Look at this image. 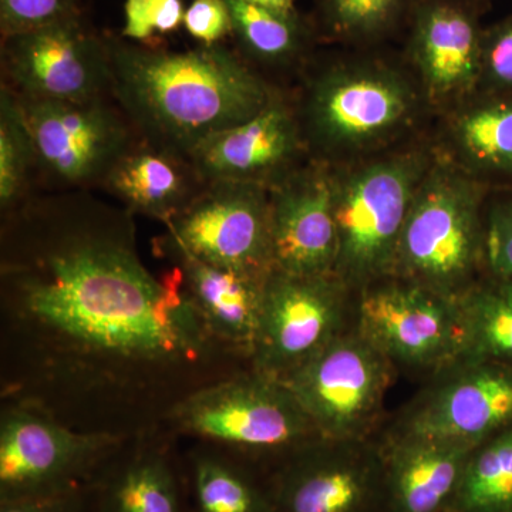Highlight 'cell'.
<instances>
[{
	"label": "cell",
	"instance_id": "obj_19",
	"mask_svg": "<svg viewBox=\"0 0 512 512\" xmlns=\"http://www.w3.org/2000/svg\"><path fill=\"white\" fill-rule=\"evenodd\" d=\"M274 271L335 274L338 232L333 217L332 167L309 160L269 190Z\"/></svg>",
	"mask_w": 512,
	"mask_h": 512
},
{
	"label": "cell",
	"instance_id": "obj_13",
	"mask_svg": "<svg viewBox=\"0 0 512 512\" xmlns=\"http://www.w3.org/2000/svg\"><path fill=\"white\" fill-rule=\"evenodd\" d=\"M493 0H417L400 52L437 117L478 92Z\"/></svg>",
	"mask_w": 512,
	"mask_h": 512
},
{
	"label": "cell",
	"instance_id": "obj_5",
	"mask_svg": "<svg viewBox=\"0 0 512 512\" xmlns=\"http://www.w3.org/2000/svg\"><path fill=\"white\" fill-rule=\"evenodd\" d=\"M163 424L181 439L221 448L265 474L323 439L286 384L251 366L185 397Z\"/></svg>",
	"mask_w": 512,
	"mask_h": 512
},
{
	"label": "cell",
	"instance_id": "obj_17",
	"mask_svg": "<svg viewBox=\"0 0 512 512\" xmlns=\"http://www.w3.org/2000/svg\"><path fill=\"white\" fill-rule=\"evenodd\" d=\"M204 183L237 181L274 188L309 160L289 89L281 86L251 119L205 140L190 158Z\"/></svg>",
	"mask_w": 512,
	"mask_h": 512
},
{
	"label": "cell",
	"instance_id": "obj_28",
	"mask_svg": "<svg viewBox=\"0 0 512 512\" xmlns=\"http://www.w3.org/2000/svg\"><path fill=\"white\" fill-rule=\"evenodd\" d=\"M447 512H512V426L473 448Z\"/></svg>",
	"mask_w": 512,
	"mask_h": 512
},
{
	"label": "cell",
	"instance_id": "obj_25",
	"mask_svg": "<svg viewBox=\"0 0 512 512\" xmlns=\"http://www.w3.org/2000/svg\"><path fill=\"white\" fill-rule=\"evenodd\" d=\"M185 464L188 512H276L268 477L247 461L194 441Z\"/></svg>",
	"mask_w": 512,
	"mask_h": 512
},
{
	"label": "cell",
	"instance_id": "obj_4",
	"mask_svg": "<svg viewBox=\"0 0 512 512\" xmlns=\"http://www.w3.org/2000/svg\"><path fill=\"white\" fill-rule=\"evenodd\" d=\"M436 157L430 134L359 163L332 167L335 274L353 292L392 275L414 195Z\"/></svg>",
	"mask_w": 512,
	"mask_h": 512
},
{
	"label": "cell",
	"instance_id": "obj_8",
	"mask_svg": "<svg viewBox=\"0 0 512 512\" xmlns=\"http://www.w3.org/2000/svg\"><path fill=\"white\" fill-rule=\"evenodd\" d=\"M356 293L336 274L266 278L249 366L286 382L355 325Z\"/></svg>",
	"mask_w": 512,
	"mask_h": 512
},
{
	"label": "cell",
	"instance_id": "obj_14",
	"mask_svg": "<svg viewBox=\"0 0 512 512\" xmlns=\"http://www.w3.org/2000/svg\"><path fill=\"white\" fill-rule=\"evenodd\" d=\"M276 512H387L379 437L322 439L266 474Z\"/></svg>",
	"mask_w": 512,
	"mask_h": 512
},
{
	"label": "cell",
	"instance_id": "obj_22",
	"mask_svg": "<svg viewBox=\"0 0 512 512\" xmlns=\"http://www.w3.org/2000/svg\"><path fill=\"white\" fill-rule=\"evenodd\" d=\"M387 512H447L473 448L387 430L379 436Z\"/></svg>",
	"mask_w": 512,
	"mask_h": 512
},
{
	"label": "cell",
	"instance_id": "obj_26",
	"mask_svg": "<svg viewBox=\"0 0 512 512\" xmlns=\"http://www.w3.org/2000/svg\"><path fill=\"white\" fill-rule=\"evenodd\" d=\"M417 0H315L311 15L322 46L373 49L406 32Z\"/></svg>",
	"mask_w": 512,
	"mask_h": 512
},
{
	"label": "cell",
	"instance_id": "obj_23",
	"mask_svg": "<svg viewBox=\"0 0 512 512\" xmlns=\"http://www.w3.org/2000/svg\"><path fill=\"white\" fill-rule=\"evenodd\" d=\"M205 184L190 160L140 138L114 164L101 187L131 214L167 224Z\"/></svg>",
	"mask_w": 512,
	"mask_h": 512
},
{
	"label": "cell",
	"instance_id": "obj_15",
	"mask_svg": "<svg viewBox=\"0 0 512 512\" xmlns=\"http://www.w3.org/2000/svg\"><path fill=\"white\" fill-rule=\"evenodd\" d=\"M3 82L23 99L86 101L111 96L109 43L79 16L2 37Z\"/></svg>",
	"mask_w": 512,
	"mask_h": 512
},
{
	"label": "cell",
	"instance_id": "obj_10",
	"mask_svg": "<svg viewBox=\"0 0 512 512\" xmlns=\"http://www.w3.org/2000/svg\"><path fill=\"white\" fill-rule=\"evenodd\" d=\"M355 328L397 370L433 377L463 355L458 302L400 276H384L356 292Z\"/></svg>",
	"mask_w": 512,
	"mask_h": 512
},
{
	"label": "cell",
	"instance_id": "obj_27",
	"mask_svg": "<svg viewBox=\"0 0 512 512\" xmlns=\"http://www.w3.org/2000/svg\"><path fill=\"white\" fill-rule=\"evenodd\" d=\"M458 306L464 332L460 360L512 365V282L484 275Z\"/></svg>",
	"mask_w": 512,
	"mask_h": 512
},
{
	"label": "cell",
	"instance_id": "obj_21",
	"mask_svg": "<svg viewBox=\"0 0 512 512\" xmlns=\"http://www.w3.org/2000/svg\"><path fill=\"white\" fill-rule=\"evenodd\" d=\"M157 251L183 275L185 291L208 332L224 348L249 363L261 322L268 276L218 268L187 252L156 245Z\"/></svg>",
	"mask_w": 512,
	"mask_h": 512
},
{
	"label": "cell",
	"instance_id": "obj_11",
	"mask_svg": "<svg viewBox=\"0 0 512 512\" xmlns=\"http://www.w3.org/2000/svg\"><path fill=\"white\" fill-rule=\"evenodd\" d=\"M396 373L353 325L284 383L323 439L360 440L375 437Z\"/></svg>",
	"mask_w": 512,
	"mask_h": 512
},
{
	"label": "cell",
	"instance_id": "obj_16",
	"mask_svg": "<svg viewBox=\"0 0 512 512\" xmlns=\"http://www.w3.org/2000/svg\"><path fill=\"white\" fill-rule=\"evenodd\" d=\"M512 426V365L460 360L436 376L389 430L477 447Z\"/></svg>",
	"mask_w": 512,
	"mask_h": 512
},
{
	"label": "cell",
	"instance_id": "obj_1",
	"mask_svg": "<svg viewBox=\"0 0 512 512\" xmlns=\"http://www.w3.org/2000/svg\"><path fill=\"white\" fill-rule=\"evenodd\" d=\"M134 217L87 190L3 215L0 402L130 437L249 367L205 328L178 266L148 268Z\"/></svg>",
	"mask_w": 512,
	"mask_h": 512
},
{
	"label": "cell",
	"instance_id": "obj_20",
	"mask_svg": "<svg viewBox=\"0 0 512 512\" xmlns=\"http://www.w3.org/2000/svg\"><path fill=\"white\" fill-rule=\"evenodd\" d=\"M436 153L490 190H512V97L477 92L441 114Z\"/></svg>",
	"mask_w": 512,
	"mask_h": 512
},
{
	"label": "cell",
	"instance_id": "obj_29",
	"mask_svg": "<svg viewBox=\"0 0 512 512\" xmlns=\"http://www.w3.org/2000/svg\"><path fill=\"white\" fill-rule=\"evenodd\" d=\"M36 173V150L28 121L18 96L2 83L0 87V208L6 215L30 195V180Z\"/></svg>",
	"mask_w": 512,
	"mask_h": 512
},
{
	"label": "cell",
	"instance_id": "obj_24",
	"mask_svg": "<svg viewBox=\"0 0 512 512\" xmlns=\"http://www.w3.org/2000/svg\"><path fill=\"white\" fill-rule=\"evenodd\" d=\"M225 3L239 55L272 83H275L272 74L296 79L322 46L311 16L302 15L299 10L275 12L247 0H225Z\"/></svg>",
	"mask_w": 512,
	"mask_h": 512
},
{
	"label": "cell",
	"instance_id": "obj_7",
	"mask_svg": "<svg viewBox=\"0 0 512 512\" xmlns=\"http://www.w3.org/2000/svg\"><path fill=\"white\" fill-rule=\"evenodd\" d=\"M0 403V501L89 485L126 439L73 429L26 404Z\"/></svg>",
	"mask_w": 512,
	"mask_h": 512
},
{
	"label": "cell",
	"instance_id": "obj_31",
	"mask_svg": "<svg viewBox=\"0 0 512 512\" xmlns=\"http://www.w3.org/2000/svg\"><path fill=\"white\" fill-rule=\"evenodd\" d=\"M183 0H126L123 37L140 45H153L183 26Z\"/></svg>",
	"mask_w": 512,
	"mask_h": 512
},
{
	"label": "cell",
	"instance_id": "obj_30",
	"mask_svg": "<svg viewBox=\"0 0 512 512\" xmlns=\"http://www.w3.org/2000/svg\"><path fill=\"white\" fill-rule=\"evenodd\" d=\"M485 275L512 282V190H490L488 194Z\"/></svg>",
	"mask_w": 512,
	"mask_h": 512
},
{
	"label": "cell",
	"instance_id": "obj_34",
	"mask_svg": "<svg viewBox=\"0 0 512 512\" xmlns=\"http://www.w3.org/2000/svg\"><path fill=\"white\" fill-rule=\"evenodd\" d=\"M183 26L204 46L220 45L232 35L231 15L225 0H194L185 9Z\"/></svg>",
	"mask_w": 512,
	"mask_h": 512
},
{
	"label": "cell",
	"instance_id": "obj_33",
	"mask_svg": "<svg viewBox=\"0 0 512 512\" xmlns=\"http://www.w3.org/2000/svg\"><path fill=\"white\" fill-rule=\"evenodd\" d=\"M77 0H0L2 37L76 18Z\"/></svg>",
	"mask_w": 512,
	"mask_h": 512
},
{
	"label": "cell",
	"instance_id": "obj_6",
	"mask_svg": "<svg viewBox=\"0 0 512 512\" xmlns=\"http://www.w3.org/2000/svg\"><path fill=\"white\" fill-rule=\"evenodd\" d=\"M490 188L437 154L414 195L392 275L460 301L485 275Z\"/></svg>",
	"mask_w": 512,
	"mask_h": 512
},
{
	"label": "cell",
	"instance_id": "obj_36",
	"mask_svg": "<svg viewBox=\"0 0 512 512\" xmlns=\"http://www.w3.org/2000/svg\"><path fill=\"white\" fill-rule=\"evenodd\" d=\"M247 2L252 3V5L261 6V8L275 10V12H298L296 0H247Z\"/></svg>",
	"mask_w": 512,
	"mask_h": 512
},
{
	"label": "cell",
	"instance_id": "obj_2",
	"mask_svg": "<svg viewBox=\"0 0 512 512\" xmlns=\"http://www.w3.org/2000/svg\"><path fill=\"white\" fill-rule=\"evenodd\" d=\"M107 43L111 96L137 136L187 160L214 134L258 114L281 87L221 43L190 50Z\"/></svg>",
	"mask_w": 512,
	"mask_h": 512
},
{
	"label": "cell",
	"instance_id": "obj_32",
	"mask_svg": "<svg viewBox=\"0 0 512 512\" xmlns=\"http://www.w3.org/2000/svg\"><path fill=\"white\" fill-rule=\"evenodd\" d=\"M478 92L512 97V13L485 29Z\"/></svg>",
	"mask_w": 512,
	"mask_h": 512
},
{
	"label": "cell",
	"instance_id": "obj_9",
	"mask_svg": "<svg viewBox=\"0 0 512 512\" xmlns=\"http://www.w3.org/2000/svg\"><path fill=\"white\" fill-rule=\"evenodd\" d=\"M36 150V174L56 191L103 184L140 140L113 96L86 101L19 97Z\"/></svg>",
	"mask_w": 512,
	"mask_h": 512
},
{
	"label": "cell",
	"instance_id": "obj_35",
	"mask_svg": "<svg viewBox=\"0 0 512 512\" xmlns=\"http://www.w3.org/2000/svg\"><path fill=\"white\" fill-rule=\"evenodd\" d=\"M0 512H92V493L84 485L62 493L0 501Z\"/></svg>",
	"mask_w": 512,
	"mask_h": 512
},
{
	"label": "cell",
	"instance_id": "obj_18",
	"mask_svg": "<svg viewBox=\"0 0 512 512\" xmlns=\"http://www.w3.org/2000/svg\"><path fill=\"white\" fill-rule=\"evenodd\" d=\"M180 440L161 424L121 441L89 483L92 512H188Z\"/></svg>",
	"mask_w": 512,
	"mask_h": 512
},
{
	"label": "cell",
	"instance_id": "obj_3",
	"mask_svg": "<svg viewBox=\"0 0 512 512\" xmlns=\"http://www.w3.org/2000/svg\"><path fill=\"white\" fill-rule=\"evenodd\" d=\"M311 160L359 163L429 137L436 114L390 46L318 50L289 87Z\"/></svg>",
	"mask_w": 512,
	"mask_h": 512
},
{
	"label": "cell",
	"instance_id": "obj_12",
	"mask_svg": "<svg viewBox=\"0 0 512 512\" xmlns=\"http://www.w3.org/2000/svg\"><path fill=\"white\" fill-rule=\"evenodd\" d=\"M156 245L187 252L218 268L255 276L274 271L271 198L264 185L207 183L173 220Z\"/></svg>",
	"mask_w": 512,
	"mask_h": 512
}]
</instances>
